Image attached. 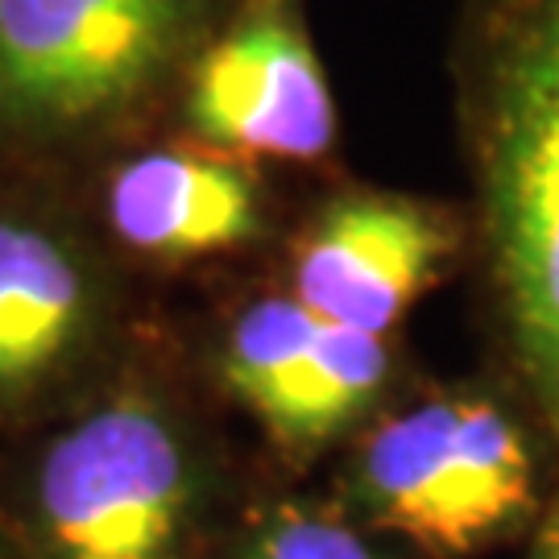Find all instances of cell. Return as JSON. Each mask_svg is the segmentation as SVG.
I'll return each instance as SVG.
<instances>
[{
    "label": "cell",
    "mask_w": 559,
    "mask_h": 559,
    "mask_svg": "<svg viewBox=\"0 0 559 559\" xmlns=\"http://www.w3.org/2000/svg\"><path fill=\"white\" fill-rule=\"evenodd\" d=\"M212 559H419L360 526L328 489L274 473L253 480Z\"/></svg>",
    "instance_id": "30bf717a"
},
{
    "label": "cell",
    "mask_w": 559,
    "mask_h": 559,
    "mask_svg": "<svg viewBox=\"0 0 559 559\" xmlns=\"http://www.w3.org/2000/svg\"><path fill=\"white\" fill-rule=\"evenodd\" d=\"M0 559H9V543H4V526H0Z\"/></svg>",
    "instance_id": "7c38bea8"
},
{
    "label": "cell",
    "mask_w": 559,
    "mask_h": 559,
    "mask_svg": "<svg viewBox=\"0 0 559 559\" xmlns=\"http://www.w3.org/2000/svg\"><path fill=\"white\" fill-rule=\"evenodd\" d=\"M522 559H559V501L551 506V514L539 522V531L526 539V556Z\"/></svg>",
    "instance_id": "8fae6325"
},
{
    "label": "cell",
    "mask_w": 559,
    "mask_h": 559,
    "mask_svg": "<svg viewBox=\"0 0 559 559\" xmlns=\"http://www.w3.org/2000/svg\"><path fill=\"white\" fill-rule=\"evenodd\" d=\"M150 323L92 216L55 179L0 170V443L104 385Z\"/></svg>",
    "instance_id": "5b68a950"
},
{
    "label": "cell",
    "mask_w": 559,
    "mask_h": 559,
    "mask_svg": "<svg viewBox=\"0 0 559 559\" xmlns=\"http://www.w3.org/2000/svg\"><path fill=\"white\" fill-rule=\"evenodd\" d=\"M191 340L150 323L83 402L0 452L9 559H212L253 489Z\"/></svg>",
    "instance_id": "6da1fadb"
},
{
    "label": "cell",
    "mask_w": 559,
    "mask_h": 559,
    "mask_svg": "<svg viewBox=\"0 0 559 559\" xmlns=\"http://www.w3.org/2000/svg\"><path fill=\"white\" fill-rule=\"evenodd\" d=\"M556 480L510 381L415 378L328 464L323 489L419 559H477L531 539Z\"/></svg>",
    "instance_id": "3957f363"
},
{
    "label": "cell",
    "mask_w": 559,
    "mask_h": 559,
    "mask_svg": "<svg viewBox=\"0 0 559 559\" xmlns=\"http://www.w3.org/2000/svg\"><path fill=\"white\" fill-rule=\"evenodd\" d=\"M452 80L506 381L559 485V0H468Z\"/></svg>",
    "instance_id": "7a4b0ae2"
},
{
    "label": "cell",
    "mask_w": 559,
    "mask_h": 559,
    "mask_svg": "<svg viewBox=\"0 0 559 559\" xmlns=\"http://www.w3.org/2000/svg\"><path fill=\"white\" fill-rule=\"evenodd\" d=\"M473 249L456 203L373 182H336L282 240L278 286L320 320L399 340L436 286Z\"/></svg>",
    "instance_id": "52a82bcc"
},
{
    "label": "cell",
    "mask_w": 559,
    "mask_h": 559,
    "mask_svg": "<svg viewBox=\"0 0 559 559\" xmlns=\"http://www.w3.org/2000/svg\"><path fill=\"white\" fill-rule=\"evenodd\" d=\"M92 224L129 270L182 274L274 240L261 166L179 133L133 141L92 170Z\"/></svg>",
    "instance_id": "9c48e42d"
},
{
    "label": "cell",
    "mask_w": 559,
    "mask_h": 559,
    "mask_svg": "<svg viewBox=\"0 0 559 559\" xmlns=\"http://www.w3.org/2000/svg\"><path fill=\"white\" fill-rule=\"evenodd\" d=\"M170 124L253 166L336 158V96L302 0H237L191 62Z\"/></svg>",
    "instance_id": "ba28073f"
},
{
    "label": "cell",
    "mask_w": 559,
    "mask_h": 559,
    "mask_svg": "<svg viewBox=\"0 0 559 559\" xmlns=\"http://www.w3.org/2000/svg\"><path fill=\"white\" fill-rule=\"evenodd\" d=\"M237 0H0V170L62 182L145 141Z\"/></svg>",
    "instance_id": "277c9868"
},
{
    "label": "cell",
    "mask_w": 559,
    "mask_h": 559,
    "mask_svg": "<svg viewBox=\"0 0 559 559\" xmlns=\"http://www.w3.org/2000/svg\"><path fill=\"white\" fill-rule=\"evenodd\" d=\"M191 353L216 402L258 431L282 480L328 468L415 378L399 340L320 320L278 282L228 302Z\"/></svg>",
    "instance_id": "8992f818"
}]
</instances>
